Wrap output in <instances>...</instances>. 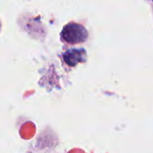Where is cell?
I'll use <instances>...</instances> for the list:
<instances>
[{"label": "cell", "mask_w": 153, "mask_h": 153, "mask_svg": "<svg viewBox=\"0 0 153 153\" xmlns=\"http://www.w3.org/2000/svg\"><path fill=\"white\" fill-rule=\"evenodd\" d=\"M63 56L67 65L74 66L78 63L85 60L86 53L83 49H69L63 54Z\"/></svg>", "instance_id": "cell-2"}, {"label": "cell", "mask_w": 153, "mask_h": 153, "mask_svg": "<svg viewBox=\"0 0 153 153\" xmlns=\"http://www.w3.org/2000/svg\"><path fill=\"white\" fill-rule=\"evenodd\" d=\"M88 38L87 30L80 24L70 22L63 28L61 32L62 40L70 43L77 44L85 41Z\"/></svg>", "instance_id": "cell-1"}]
</instances>
